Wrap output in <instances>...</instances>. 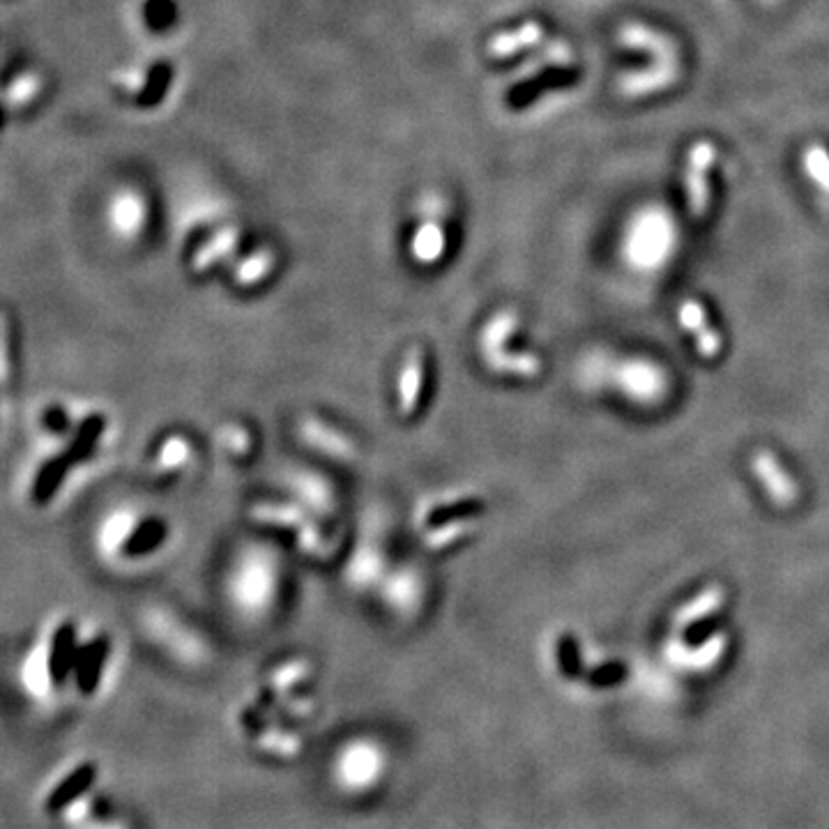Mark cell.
<instances>
[{
    "label": "cell",
    "instance_id": "6da1fadb",
    "mask_svg": "<svg viewBox=\"0 0 829 829\" xmlns=\"http://www.w3.org/2000/svg\"><path fill=\"white\" fill-rule=\"evenodd\" d=\"M618 44L634 55V68L620 72L618 93L629 102L660 97L680 81L682 55L673 35L647 21H626L618 31Z\"/></svg>",
    "mask_w": 829,
    "mask_h": 829
},
{
    "label": "cell",
    "instance_id": "7a4b0ae2",
    "mask_svg": "<svg viewBox=\"0 0 829 829\" xmlns=\"http://www.w3.org/2000/svg\"><path fill=\"white\" fill-rule=\"evenodd\" d=\"M390 771V752L376 737H351L332 758L330 777L344 795L374 792Z\"/></svg>",
    "mask_w": 829,
    "mask_h": 829
},
{
    "label": "cell",
    "instance_id": "3957f363",
    "mask_svg": "<svg viewBox=\"0 0 829 829\" xmlns=\"http://www.w3.org/2000/svg\"><path fill=\"white\" fill-rule=\"evenodd\" d=\"M717 146L709 141H698L692 146L690 157H687V194H690V206L696 217H701L707 208V198H709V187H707V174L712 164L717 162Z\"/></svg>",
    "mask_w": 829,
    "mask_h": 829
},
{
    "label": "cell",
    "instance_id": "277c9868",
    "mask_svg": "<svg viewBox=\"0 0 829 829\" xmlns=\"http://www.w3.org/2000/svg\"><path fill=\"white\" fill-rule=\"evenodd\" d=\"M752 468L760 477V481L765 484V489L771 494V498H775L779 505L795 502L797 486L786 475V470L779 466V462L775 459V454H769V452L754 454Z\"/></svg>",
    "mask_w": 829,
    "mask_h": 829
},
{
    "label": "cell",
    "instance_id": "5b68a950",
    "mask_svg": "<svg viewBox=\"0 0 829 829\" xmlns=\"http://www.w3.org/2000/svg\"><path fill=\"white\" fill-rule=\"evenodd\" d=\"M680 323L687 328L690 332H694L698 351H701L703 357H717L719 355L722 336L707 325L705 309L696 300H690V302H684L680 307Z\"/></svg>",
    "mask_w": 829,
    "mask_h": 829
},
{
    "label": "cell",
    "instance_id": "8992f818",
    "mask_svg": "<svg viewBox=\"0 0 829 829\" xmlns=\"http://www.w3.org/2000/svg\"><path fill=\"white\" fill-rule=\"evenodd\" d=\"M74 464V459L70 454H63V456H55V459H49L38 473H35V479H33V500L35 502H46L53 491H59L61 481L65 479V473L68 468Z\"/></svg>",
    "mask_w": 829,
    "mask_h": 829
},
{
    "label": "cell",
    "instance_id": "52a82bcc",
    "mask_svg": "<svg viewBox=\"0 0 829 829\" xmlns=\"http://www.w3.org/2000/svg\"><path fill=\"white\" fill-rule=\"evenodd\" d=\"M426 385V364L422 355H413L411 362L406 364L404 379H402V404L404 413H413L419 406V398L424 394Z\"/></svg>",
    "mask_w": 829,
    "mask_h": 829
},
{
    "label": "cell",
    "instance_id": "ba28073f",
    "mask_svg": "<svg viewBox=\"0 0 829 829\" xmlns=\"http://www.w3.org/2000/svg\"><path fill=\"white\" fill-rule=\"evenodd\" d=\"M111 217H113V226L118 228L121 234H136L141 228V219H143V204L141 198L136 194H123L118 196L116 201H113V208H111Z\"/></svg>",
    "mask_w": 829,
    "mask_h": 829
},
{
    "label": "cell",
    "instance_id": "9c48e42d",
    "mask_svg": "<svg viewBox=\"0 0 829 829\" xmlns=\"http://www.w3.org/2000/svg\"><path fill=\"white\" fill-rule=\"evenodd\" d=\"M722 604H724V590L717 588V586H712L677 613V624H692V622L714 613Z\"/></svg>",
    "mask_w": 829,
    "mask_h": 829
},
{
    "label": "cell",
    "instance_id": "30bf717a",
    "mask_svg": "<svg viewBox=\"0 0 829 829\" xmlns=\"http://www.w3.org/2000/svg\"><path fill=\"white\" fill-rule=\"evenodd\" d=\"M95 807H97V797L95 792L91 790H81L79 795H72L68 802L63 805V811H61V820L65 822L68 829H74L79 825H83L85 820H91L95 816Z\"/></svg>",
    "mask_w": 829,
    "mask_h": 829
},
{
    "label": "cell",
    "instance_id": "8fae6325",
    "mask_svg": "<svg viewBox=\"0 0 829 829\" xmlns=\"http://www.w3.org/2000/svg\"><path fill=\"white\" fill-rule=\"evenodd\" d=\"M802 166L807 170V176L818 183L820 189H825L829 194V151L827 146H822V143H811V146H807L805 155H802Z\"/></svg>",
    "mask_w": 829,
    "mask_h": 829
},
{
    "label": "cell",
    "instance_id": "7c38bea8",
    "mask_svg": "<svg viewBox=\"0 0 829 829\" xmlns=\"http://www.w3.org/2000/svg\"><path fill=\"white\" fill-rule=\"evenodd\" d=\"M166 530H164V524L162 521H146L143 524L125 545V553L127 556H143L153 551L155 547L162 545Z\"/></svg>",
    "mask_w": 829,
    "mask_h": 829
},
{
    "label": "cell",
    "instance_id": "4fadbf2b",
    "mask_svg": "<svg viewBox=\"0 0 829 829\" xmlns=\"http://www.w3.org/2000/svg\"><path fill=\"white\" fill-rule=\"evenodd\" d=\"M481 509H484L481 500H459V502L443 505V507L434 509L432 517H428V521H432L434 526H441V524H449V521H456V519H470Z\"/></svg>",
    "mask_w": 829,
    "mask_h": 829
},
{
    "label": "cell",
    "instance_id": "5bb4252c",
    "mask_svg": "<svg viewBox=\"0 0 829 829\" xmlns=\"http://www.w3.org/2000/svg\"><path fill=\"white\" fill-rule=\"evenodd\" d=\"M558 664L567 677L581 675V654H579V643L574 636H562L558 641Z\"/></svg>",
    "mask_w": 829,
    "mask_h": 829
},
{
    "label": "cell",
    "instance_id": "9a60e30c",
    "mask_svg": "<svg viewBox=\"0 0 829 829\" xmlns=\"http://www.w3.org/2000/svg\"><path fill=\"white\" fill-rule=\"evenodd\" d=\"M12 349H14L12 325H10L8 313L0 311V383H6L12 374Z\"/></svg>",
    "mask_w": 829,
    "mask_h": 829
},
{
    "label": "cell",
    "instance_id": "2e32d148",
    "mask_svg": "<svg viewBox=\"0 0 829 829\" xmlns=\"http://www.w3.org/2000/svg\"><path fill=\"white\" fill-rule=\"evenodd\" d=\"M443 240H445V236L438 231L436 226H424L422 231L417 234L415 251H417V256H424V259H434V256H438L443 245H445Z\"/></svg>",
    "mask_w": 829,
    "mask_h": 829
},
{
    "label": "cell",
    "instance_id": "e0dca14e",
    "mask_svg": "<svg viewBox=\"0 0 829 829\" xmlns=\"http://www.w3.org/2000/svg\"><path fill=\"white\" fill-rule=\"evenodd\" d=\"M624 675H626L624 664L611 662V664H604V666L590 671L588 682L594 684V687H615V684H620L624 680Z\"/></svg>",
    "mask_w": 829,
    "mask_h": 829
},
{
    "label": "cell",
    "instance_id": "ac0fdd59",
    "mask_svg": "<svg viewBox=\"0 0 829 829\" xmlns=\"http://www.w3.org/2000/svg\"><path fill=\"white\" fill-rule=\"evenodd\" d=\"M35 93H38V83H35V79H33V76H21V79H17V81L10 85V91H8V104H10V106H21V104H25L28 100H33Z\"/></svg>",
    "mask_w": 829,
    "mask_h": 829
},
{
    "label": "cell",
    "instance_id": "d6986e66",
    "mask_svg": "<svg viewBox=\"0 0 829 829\" xmlns=\"http://www.w3.org/2000/svg\"><path fill=\"white\" fill-rule=\"evenodd\" d=\"M270 266V261L266 259V256H256V259L253 261H249L240 272H238V279H259L263 272H266V268Z\"/></svg>",
    "mask_w": 829,
    "mask_h": 829
},
{
    "label": "cell",
    "instance_id": "ffe728a7",
    "mask_svg": "<svg viewBox=\"0 0 829 829\" xmlns=\"http://www.w3.org/2000/svg\"><path fill=\"white\" fill-rule=\"evenodd\" d=\"M74 829H129V827L118 818H97V816H93L91 820H85L83 825H79Z\"/></svg>",
    "mask_w": 829,
    "mask_h": 829
},
{
    "label": "cell",
    "instance_id": "44dd1931",
    "mask_svg": "<svg viewBox=\"0 0 829 829\" xmlns=\"http://www.w3.org/2000/svg\"><path fill=\"white\" fill-rule=\"evenodd\" d=\"M577 3H583V6H599V3H607V0H577Z\"/></svg>",
    "mask_w": 829,
    "mask_h": 829
},
{
    "label": "cell",
    "instance_id": "7402d4cb",
    "mask_svg": "<svg viewBox=\"0 0 829 829\" xmlns=\"http://www.w3.org/2000/svg\"><path fill=\"white\" fill-rule=\"evenodd\" d=\"M758 3H763V6H775V3H779V0H758Z\"/></svg>",
    "mask_w": 829,
    "mask_h": 829
}]
</instances>
